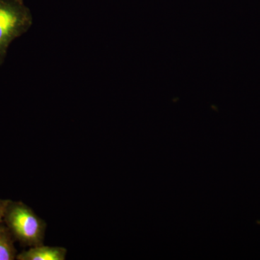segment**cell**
Here are the masks:
<instances>
[{
	"mask_svg": "<svg viewBox=\"0 0 260 260\" xmlns=\"http://www.w3.org/2000/svg\"><path fill=\"white\" fill-rule=\"evenodd\" d=\"M3 220L22 246L32 247L44 244L47 223L23 202L10 200Z\"/></svg>",
	"mask_w": 260,
	"mask_h": 260,
	"instance_id": "cell-1",
	"label": "cell"
},
{
	"mask_svg": "<svg viewBox=\"0 0 260 260\" xmlns=\"http://www.w3.org/2000/svg\"><path fill=\"white\" fill-rule=\"evenodd\" d=\"M32 24L31 12L23 0H0V65L12 42L28 31Z\"/></svg>",
	"mask_w": 260,
	"mask_h": 260,
	"instance_id": "cell-2",
	"label": "cell"
},
{
	"mask_svg": "<svg viewBox=\"0 0 260 260\" xmlns=\"http://www.w3.org/2000/svg\"><path fill=\"white\" fill-rule=\"evenodd\" d=\"M68 250L61 246H32L17 255L18 260H64Z\"/></svg>",
	"mask_w": 260,
	"mask_h": 260,
	"instance_id": "cell-3",
	"label": "cell"
},
{
	"mask_svg": "<svg viewBox=\"0 0 260 260\" xmlns=\"http://www.w3.org/2000/svg\"><path fill=\"white\" fill-rule=\"evenodd\" d=\"M14 238L7 226L0 225V260L16 259L17 250L15 248Z\"/></svg>",
	"mask_w": 260,
	"mask_h": 260,
	"instance_id": "cell-4",
	"label": "cell"
},
{
	"mask_svg": "<svg viewBox=\"0 0 260 260\" xmlns=\"http://www.w3.org/2000/svg\"><path fill=\"white\" fill-rule=\"evenodd\" d=\"M9 201L10 200L0 199V224L3 222V219H4L5 210H6V208Z\"/></svg>",
	"mask_w": 260,
	"mask_h": 260,
	"instance_id": "cell-5",
	"label": "cell"
}]
</instances>
